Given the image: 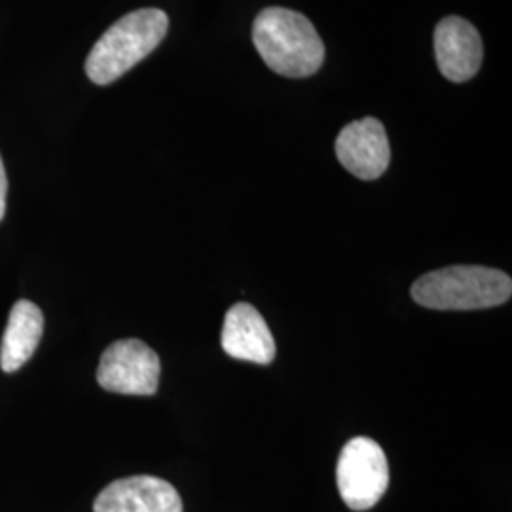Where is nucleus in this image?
<instances>
[{"instance_id": "1", "label": "nucleus", "mask_w": 512, "mask_h": 512, "mask_svg": "<svg viewBox=\"0 0 512 512\" xmlns=\"http://www.w3.org/2000/svg\"><path fill=\"white\" fill-rule=\"evenodd\" d=\"M256 52L274 73L306 78L325 61V44L310 19L289 8H266L253 23Z\"/></svg>"}, {"instance_id": "2", "label": "nucleus", "mask_w": 512, "mask_h": 512, "mask_svg": "<svg viewBox=\"0 0 512 512\" xmlns=\"http://www.w3.org/2000/svg\"><path fill=\"white\" fill-rule=\"evenodd\" d=\"M169 29L167 14L143 8L118 19L95 42L86 59V74L97 86H107L128 73L164 40Z\"/></svg>"}, {"instance_id": "3", "label": "nucleus", "mask_w": 512, "mask_h": 512, "mask_svg": "<svg viewBox=\"0 0 512 512\" xmlns=\"http://www.w3.org/2000/svg\"><path fill=\"white\" fill-rule=\"evenodd\" d=\"M410 294L429 310H488L511 298L512 279L486 266H450L421 275Z\"/></svg>"}, {"instance_id": "4", "label": "nucleus", "mask_w": 512, "mask_h": 512, "mask_svg": "<svg viewBox=\"0 0 512 512\" xmlns=\"http://www.w3.org/2000/svg\"><path fill=\"white\" fill-rule=\"evenodd\" d=\"M336 482L351 511L372 509L389 486V467L382 446L366 437L349 440L338 458Z\"/></svg>"}, {"instance_id": "5", "label": "nucleus", "mask_w": 512, "mask_h": 512, "mask_svg": "<svg viewBox=\"0 0 512 512\" xmlns=\"http://www.w3.org/2000/svg\"><path fill=\"white\" fill-rule=\"evenodd\" d=\"M97 382L110 393L150 397L158 391L160 357L135 338L114 342L99 361Z\"/></svg>"}, {"instance_id": "6", "label": "nucleus", "mask_w": 512, "mask_h": 512, "mask_svg": "<svg viewBox=\"0 0 512 512\" xmlns=\"http://www.w3.org/2000/svg\"><path fill=\"white\" fill-rule=\"evenodd\" d=\"M336 156L361 181L382 177L391 162L384 124L376 118L351 122L336 137Z\"/></svg>"}, {"instance_id": "7", "label": "nucleus", "mask_w": 512, "mask_h": 512, "mask_svg": "<svg viewBox=\"0 0 512 512\" xmlns=\"http://www.w3.org/2000/svg\"><path fill=\"white\" fill-rule=\"evenodd\" d=\"M93 512H183V499L162 478L129 476L97 495Z\"/></svg>"}, {"instance_id": "8", "label": "nucleus", "mask_w": 512, "mask_h": 512, "mask_svg": "<svg viewBox=\"0 0 512 512\" xmlns=\"http://www.w3.org/2000/svg\"><path fill=\"white\" fill-rule=\"evenodd\" d=\"M435 55L440 73L450 82H467L480 71L482 38L475 25L459 16L442 19L435 29Z\"/></svg>"}, {"instance_id": "9", "label": "nucleus", "mask_w": 512, "mask_h": 512, "mask_svg": "<svg viewBox=\"0 0 512 512\" xmlns=\"http://www.w3.org/2000/svg\"><path fill=\"white\" fill-rule=\"evenodd\" d=\"M220 344L232 359L238 361L256 365H270L274 361L272 330L251 304L239 302L228 310L224 317Z\"/></svg>"}, {"instance_id": "10", "label": "nucleus", "mask_w": 512, "mask_h": 512, "mask_svg": "<svg viewBox=\"0 0 512 512\" xmlns=\"http://www.w3.org/2000/svg\"><path fill=\"white\" fill-rule=\"evenodd\" d=\"M44 332V315L37 304L19 300L8 317L0 344V368L4 372H16L37 351Z\"/></svg>"}, {"instance_id": "11", "label": "nucleus", "mask_w": 512, "mask_h": 512, "mask_svg": "<svg viewBox=\"0 0 512 512\" xmlns=\"http://www.w3.org/2000/svg\"><path fill=\"white\" fill-rule=\"evenodd\" d=\"M6 194H8V179H6V169L0 158V220L4 219L6 213Z\"/></svg>"}]
</instances>
